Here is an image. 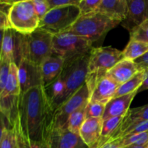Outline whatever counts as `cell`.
Returning a JSON list of instances; mask_svg holds the SVG:
<instances>
[{"instance_id": "obj_1", "label": "cell", "mask_w": 148, "mask_h": 148, "mask_svg": "<svg viewBox=\"0 0 148 148\" xmlns=\"http://www.w3.org/2000/svg\"><path fill=\"white\" fill-rule=\"evenodd\" d=\"M54 112L44 87L31 88L19 97L13 127L28 140L46 143L53 130Z\"/></svg>"}, {"instance_id": "obj_2", "label": "cell", "mask_w": 148, "mask_h": 148, "mask_svg": "<svg viewBox=\"0 0 148 148\" xmlns=\"http://www.w3.org/2000/svg\"><path fill=\"white\" fill-rule=\"evenodd\" d=\"M120 23L95 12L80 15L68 31L84 38L92 43L98 41Z\"/></svg>"}, {"instance_id": "obj_3", "label": "cell", "mask_w": 148, "mask_h": 148, "mask_svg": "<svg viewBox=\"0 0 148 148\" xmlns=\"http://www.w3.org/2000/svg\"><path fill=\"white\" fill-rule=\"evenodd\" d=\"M123 59V51L111 46L92 48L90 52L88 73L85 82L90 92L97 80L105 76L108 70Z\"/></svg>"}, {"instance_id": "obj_4", "label": "cell", "mask_w": 148, "mask_h": 148, "mask_svg": "<svg viewBox=\"0 0 148 148\" xmlns=\"http://www.w3.org/2000/svg\"><path fill=\"white\" fill-rule=\"evenodd\" d=\"M89 58L90 53L64 62L63 70L61 74L65 85V92L62 104L79 90L86 82Z\"/></svg>"}, {"instance_id": "obj_5", "label": "cell", "mask_w": 148, "mask_h": 148, "mask_svg": "<svg viewBox=\"0 0 148 148\" xmlns=\"http://www.w3.org/2000/svg\"><path fill=\"white\" fill-rule=\"evenodd\" d=\"M53 35L38 28L23 37V57L40 66L53 55Z\"/></svg>"}, {"instance_id": "obj_6", "label": "cell", "mask_w": 148, "mask_h": 148, "mask_svg": "<svg viewBox=\"0 0 148 148\" xmlns=\"http://www.w3.org/2000/svg\"><path fill=\"white\" fill-rule=\"evenodd\" d=\"M8 18L10 27L23 35L34 32L40 23L33 0L14 1L9 10Z\"/></svg>"}, {"instance_id": "obj_7", "label": "cell", "mask_w": 148, "mask_h": 148, "mask_svg": "<svg viewBox=\"0 0 148 148\" xmlns=\"http://www.w3.org/2000/svg\"><path fill=\"white\" fill-rule=\"evenodd\" d=\"M80 16L78 6L71 5L51 9L40 20L38 28L56 35L68 31Z\"/></svg>"}, {"instance_id": "obj_8", "label": "cell", "mask_w": 148, "mask_h": 148, "mask_svg": "<svg viewBox=\"0 0 148 148\" xmlns=\"http://www.w3.org/2000/svg\"><path fill=\"white\" fill-rule=\"evenodd\" d=\"M52 44L53 54L64 61L89 53L92 48V43L89 40L69 31L53 35Z\"/></svg>"}, {"instance_id": "obj_9", "label": "cell", "mask_w": 148, "mask_h": 148, "mask_svg": "<svg viewBox=\"0 0 148 148\" xmlns=\"http://www.w3.org/2000/svg\"><path fill=\"white\" fill-rule=\"evenodd\" d=\"M90 95L89 88L87 84L85 83L79 90L56 108L53 115V130L66 129V124L69 116L75 111L88 103Z\"/></svg>"}, {"instance_id": "obj_10", "label": "cell", "mask_w": 148, "mask_h": 148, "mask_svg": "<svg viewBox=\"0 0 148 148\" xmlns=\"http://www.w3.org/2000/svg\"><path fill=\"white\" fill-rule=\"evenodd\" d=\"M20 85V94L36 87L43 86L40 66L23 59L17 66Z\"/></svg>"}, {"instance_id": "obj_11", "label": "cell", "mask_w": 148, "mask_h": 148, "mask_svg": "<svg viewBox=\"0 0 148 148\" xmlns=\"http://www.w3.org/2000/svg\"><path fill=\"white\" fill-rule=\"evenodd\" d=\"M46 145L48 148H90L79 134L72 133L67 129L52 130Z\"/></svg>"}, {"instance_id": "obj_12", "label": "cell", "mask_w": 148, "mask_h": 148, "mask_svg": "<svg viewBox=\"0 0 148 148\" xmlns=\"http://www.w3.org/2000/svg\"><path fill=\"white\" fill-rule=\"evenodd\" d=\"M128 12L123 27L130 32L148 20V0H127Z\"/></svg>"}, {"instance_id": "obj_13", "label": "cell", "mask_w": 148, "mask_h": 148, "mask_svg": "<svg viewBox=\"0 0 148 148\" xmlns=\"http://www.w3.org/2000/svg\"><path fill=\"white\" fill-rule=\"evenodd\" d=\"M119 85L106 75L97 80L90 91L89 101L106 104L114 97Z\"/></svg>"}, {"instance_id": "obj_14", "label": "cell", "mask_w": 148, "mask_h": 148, "mask_svg": "<svg viewBox=\"0 0 148 148\" xmlns=\"http://www.w3.org/2000/svg\"><path fill=\"white\" fill-rule=\"evenodd\" d=\"M146 121H148V104L130 109L124 116L118 130L110 139H117L124 137L130 129L140 123Z\"/></svg>"}, {"instance_id": "obj_15", "label": "cell", "mask_w": 148, "mask_h": 148, "mask_svg": "<svg viewBox=\"0 0 148 148\" xmlns=\"http://www.w3.org/2000/svg\"><path fill=\"white\" fill-rule=\"evenodd\" d=\"M96 12L121 23L127 15V0H101Z\"/></svg>"}, {"instance_id": "obj_16", "label": "cell", "mask_w": 148, "mask_h": 148, "mask_svg": "<svg viewBox=\"0 0 148 148\" xmlns=\"http://www.w3.org/2000/svg\"><path fill=\"white\" fill-rule=\"evenodd\" d=\"M64 59L57 55L53 54L40 65L43 86L47 88L54 82L62 74L64 65Z\"/></svg>"}, {"instance_id": "obj_17", "label": "cell", "mask_w": 148, "mask_h": 148, "mask_svg": "<svg viewBox=\"0 0 148 148\" xmlns=\"http://www.w3.org/2000/svg\"><path fill=\"white\" fill-rule=\"evenodd\" d=\"M137 92L128 94L122 96L113 98L110 100L105 106L103 120L113 117L124 116L130 110V105Z\"/></svg>"}, {"instance_id": "obj_18", "label": "cell", "mask_w": 148, "mask_h": 148, "mask_svg": "<svg viewBox=\"0 0 148 148\" xmlns=\"http://www.w3.org/2000/svg\"><path fill=\"white\" fill-rule=\"evenodd\" d=\"M102 118L86 119L79 130V136L90 148L97 145L101 139Z\"/></svg>"}, {"instance_id": "obj_19", "label": "cell", "mask_w": 148, "mask_h": 148, "mask_svg": "<svg viewBox=\"0 0 148 148\" xmlns=\"http://www.w3.org/2000/svg\"><path fill=\"white\" fill-rule=\"evenodd\" d=\"M138 72L133 61L123 59L108 70L106 75L121 85L133 77Z\"/></svg>"}, {"instance_id": "obj_20", "label": "cell", "mask_w": 148, "mask_h": 148, "mask_svg": "<svg viewBox=\"0 0 148 148\" xmlns=\"http://www.w3.org/2000/svg\"><path fill=\"white\" fill-rule=\"evenodd\" d=\"M20 95V85L18 77V67L14 63H12L5 88L0 94V97Z\"/></svg>"}, {"instance_id": "obj_21", "label": "cell", "mask_w": 148, "mask_h": 148, "mask_svg": "<svg viewBox=\"0 0 148 148\" xmlns=\"http://www.w3.org/2000/svg\"><path fill=\"white\" fill-rule=\"evenodd\" d=\"M144 71L138 72L127 82L119 85L114 98L128 95V94L133 93V92H137V90L144 81Z\"/></svg>"}, {"instance_id": "obj_22", "label": "cell", "mask_w": 148, "mask_h": 148, "mask_svg": "<svg viewBox=\"0 0 148 148\" xmlns=\"http://www.w3.org/2000/svg\"><path fill=\"white\" fill-rule=\"evenodd\" d=\"M148 51V44L138 40L130 39L123 51L124 59H129L134 62L137 59L143 56Z\"/></svg>"}, {"instance_id": "obj_23", "label": "cell", "mask_w": 148, "mask_h": 148, "mask_svg": "<svg viewBox=\"0 0 148 148\" xmlns=\"http://www.w3.org/2000/svg\"><path fill=\"white\" fill-rule=\"evenodd\" d=\"M124 117V116L113 117V118H109L106 120H103L101 139L98 141V144L109 140L114 135V133L116 132V130L119 127Z\"/></svg>"}, {"instance_id": "obj_24", "label": "cell", "mask_w": 148, "mask_h": 148, "mask_svg": "<svg viewBox=\"0 0 148 148\" xmlns=\"http://www.w3.org/2000/svg\"><path fill=\"white\" fill-rule=\"evenodd\" d=\"M87 105V104H86ZM86 105L79 108L69 116L66 124V129L72 133L79 134L81 127L86 119L85 117V108Z\"/></svg>"}, {"instance_id": "obj_25", "label": "cell", "mask_w": 148, "mask_h": 148, "mask_svg": "<svg viewBox=\"0 0 148 148\" xmlns=\"http://www.w3.org/2000/svg\"><path fill=\"white\" fill-rule=\"evenodd\" d=\"M120 144L126 147L130 145L145 146L148 144V131L117 138Z\"/></svg>"}, {"instance_id": "obj_26", "label": "cell", "mask_w": 148, "mask_h": 148, "mask_svg": "<svg viewBox=\"0 0 148 148\" xmlns=\"http://www.w3.org/2000/svg\"><path fill=\"white\" fill-rule=\"evenodd\" d=\"M0 148H17V136L14 127H8L4 130L0 141Z\"/></svg>"}, {"instance_id": "obj_27", "label": "cell", "mask_w": 148, "mask_h": 148, "mask_svg": "<svg viewBox=\"0 0 148 148\" xmlns=\"http://www.w3.org/2000/svg\"><path fill=\"white\" fill-rule=\"evenodd\" d=\"M130 39L148 44V20L130 32Z\"/></svg>"}, {"instance_id": "obj_28", "label": "cell", "mask_w": 148, "mask_h": 148, "mask_svg": "<svg viewBox=\"0 0 148 148\" xmlns=\"http://www.w3.org/2000/svg\"><path fill=\"white\" fill-rule=\"evenodd\" d=\"M106 105L98 102H90L85 108V117L89 118H102L105 111Z\"/></svg>"}, {"instance_id": "obj_29", "label": "cell", "mask_w": 148, "mask_h": 148, "mask_svg": "<svg viewBox=\"0 0 148 148\" xmlns=\"http://www.w3.org/2000/svg\"><path fill=\"white\" fill-rule=\"evenodd\" d=\"M15 132L16 136H17V148H48L46 143L30 140L23 137L20 133H19L16 130Z\"/></svg>"}, {"instance_id": "obj_30", "label": "cell", "mask_w": 148, "mask_h": 148, "mask_svg": "<svg viewBox=\"0 0 148 148\" xmlns=\"http://www.w3.org/2000/svg\"><path fill=\"white\" fill-rule=\"evenodd\" d=\"M14 1H0V30L10 27L8 12Z\"/></svg>"}, {"instance_id": "obj_31", "label": "cell", "mask_w": 148, "mask_h": 148, "mask_svg": "<svg viewBox=\"0 0 148 148\" xmlns=\"http://www.w3.org/2000/svg\"><path fill=\"white\" fill-rule=\"evenodd\" d=\"M12 62L4 58H0V94L5 88Z\"/></svg>"}, {"instance_id": "obj_32", "label": "cell", "mask_w": 148, "mask_h": 148, "mask_svg": "<svg viewBox=\"0 0 148 148\" xmlns=\"http://www.w3.org/2000/svg\"><path fill=\"white\" fill-rule=\"evenodd\" d=\"M101 1V0H80L78 5L80 15H85L96 12Z\"/></svg>"}, {"instance_id": "obj_33", "label": "cell", "mask_w": 148, "mask_h": 148, "mask_svg": "<svg viewBox=\"0 0 148 148\" xmlns=\"http://www.w3.org/2000/svg\"><path fill=\"white\" fill-rule=\"evenodd\" d=\"M33 5L39 20H41L51 10L48 0H33Z\"/></svg>"}, {"instance_id": "obj_34", "label": "cell", "mask_w": 148, "mask_h": 148, "mask_svg": "<svg viewBox=\"0 0 148 148\" xmlns=\"http://www.w3.org/2000/svg\"><path fill=\"white\" fill-rule=\"evenodd\" d=\"M79 1L80 0H48L51 9L71 5L78 6Z\"/></svg>"}, {"instance_id": "obj_35", "label": "cell", "mask_w": 148, "mask_h": 148, "mask_svg": "<svg viewBox=\"0 0 148 148\" xmlns=\"http://www.w3.org/2000/svg\"><path fill=\"white\" fill-rule=\"evenodd\" d=\"M139 72L148 69V51L140 58L134 61Z\"/></svg>"}, {"instance_id": "obj_36", "label": "cell", "mask_w": 148, "mask_h": 148, "mask_svg": "<svg viewBox=\"0 0 148 148\" xmlns=\"http://www.w3.org/2000/svg\"><path fill=\"white\" fill-rule=\"evenodd\" d=\"M95 148H125L119 143L117 139H109L101 143H98Z\"/></svg>"}, {"instance_id": "obj_37", "label": "cell", "mask_w": 148, "mask_h": 148, "mask_svg": "<svg viewBox=\"0 0 148 148\" xmlns=\"http://www.w3.org/2000/svg\"><path fill=\"white\" fill-rule=\"evenodd\" d=\"M148 131V121H143V122L140 123V124H137L132 128L130 129L124 136L127 135H131V134H138V133L144 132Z\"/></svg>"}, {"instance_id": "obj_38", "label": "cell", "mask_w": 148, "mask_h": 148, "mask_svg": "<svg viewBox=\"0 0 148 148\" xmlns=\"http://www.w3.org/2000/svg\"><path fill=\"white\" fill-rule=\"evenodd\" d=\"M8 127H12L10 126V123H9L8 120L5 117V116L0 111V141L1 140V137H2L4 130L7 128H8Z\"/></svg>"}, {"instance_id": "obj_39", "label": "cell", "mask_w": 148, "mask_h": 148, "mask_svg": "<svg viewBox=\"0 0 148 148\" xmlns=\"http://www.w3.org/2000/svg\"><path fill=\"white\" fill-rule=\"evenodd\" d=\"M144 81H143V84L140 86V88L137 90V93L140 92H143L144 90H148V69L147 70L144 71Z\"/></svg>"}, {"instance_id": "obj_40", "label": "cell", "mask_w": 148, "mask_h": 148, "mask_svg": "<svg viewBox=\"0 0 148 148\" xmlns=\"http://www.w3.org/2000/svg\"><path fill=\"white\" fill-rule=\"evenodd\" d=\"M4 31H5V29H1V30H0V57H1V49H2L3 39H4Z\"/></svg>"}, {"instance_id": "obj_41", "label": "cell", "mask_w": 148, "mask_h": 148, "mask_svg": "<svg viewBox=\"0 0 148 148\" xmlns=\"http://www.w3.org/2000/svg\"><path fill=\"white\" fill-rule=\"evenodd\" d=\"M125 148H146L145 146H139V145H130L127 146Z\"/></svg>"}, {"instance_id": "obj_42", "label": "cell", "mask_w": 148, "mask_h": 148, "mask_svg": "<svg viewBox=\"0 0 148 148\" xmlns=\"http://www.w3.org/2000/svg\"><path fill=\"white\" fill-rule=\"evenodd\" d=\"M146 148H148V144L146 145Z\"/></svg>"}, {"instance_id": "obj_43", "label": "cell", "mask_w": 148, "mask_h": 148, "mask_svg": "<svg viewBox=\"0 0 148 148\" xmlns=\"http://www.w3.org/2000/svg\"><path fill=\"white\" fill-rule=\"evenodd\" d=\"M95 146H96V145H95ZM95 146H93V147H90V148H95Z\"/></svg>"}]
</instances>
